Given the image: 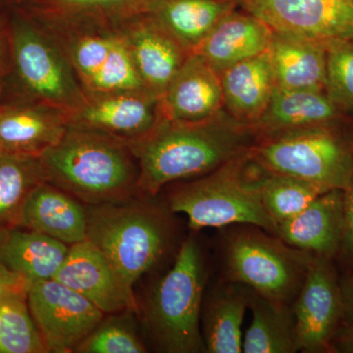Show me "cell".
Wrapping results in <instances>:
<instances>
[{"instance_id": "f546056e", "label": "cell", "mask_w": 353, "mask_h": 353, "mask_svg": "<svg viewBox=\"0 0 353 353\" xmlns=\"http://www.w3.org/2000/svg\"><path fill=\"white\" fill-rule=\"evenodd\" d=\"M0 353H48L30 313L27 296L0 301Z\"/></svg>"}, {"instance_id": "f35d334b", "label": "cell", "mask_w": 353, "mask_h": 353, "mask_svg": "<svg viewBox=\"0 0 353 353\" xmlns=\"http://www.w3.org/2000/svg\"><path fill=\"white\" fill-rule=\"evenodd\" d=\"M7 232H0V245H1L2 241H3L4 236H6V234Z\"/></svg>"}, {"instance_id": "5bb4252c", "label": "cell", "mask_w": 353, "mask_h": 353, "mask_svg": "<svg viewBox=\"0 0 353 353\" xmlns=\"http://www.w3.org/2000/svg\"><path fill=\"white\" fill-rule=\"evenodd\" d=\"M54 280L85 297L105 315L139 312L134 290L122 280L104 253L88 240L70 246Z\"/></svg>"}, {"instance_id": "d6a6232c", "label": "cell", "mask_w": 353, "mask_h": 353, "mask_svg": "<svg viewBox=\"0 0 353 353\" xmlns=\"http://www.w3.org/2000/svg\"><path fill=\"white\" fill-rule=\"evenodd\" d=\"M327 48L325 92L343 111H353V41H336Z\"/></svg>"}, {"instance_id": "484cf974", "label": "cell", "mask_w": 353, "mask_h": 353, "mask_svg": "<svg viewBox=\"0 0 353 353\" xmlns=\"http://www.w3.org/2000/svg\"><path fill=\"white\" fill-rule=\"evenodd\" d=\"M70 246L39 232L13 228L0 245V262L30 282L54 279Z\"/></svg>"}, {"instance_id": "74e56055", "label": "cell", "mask_w": 353, "mask_h": 353, "mask_svg": "<svg viewBox=\"0 0 353 353\" xmlns=\"http://www.w3.org/2000/svg\"><path fill=\"white\" fill-rule=\"evenodd\" d=\"M341 285L348 318L353 315V271L347 277L341 279Z\"/></svg>"}, {"instance_id": "d590c367", "label": "cell", "mask_w": 353, "mask_h": 353, "mask_svg": "<svg viewBox=\"0 0 353 353\" xmlns=\"http://www.w3.org/2000/svg\"><path fill=\"white\" fill-rule=\"evenodd\" d=\"M333 352L353 353V315L347 318L336 334L333 343Z\"/></svg>"}, {"instance_id": "e0dca14e", "label": "cell", "mask_w": 353, "mask_h": 353, "mask_svg": "<svg viewBox=\"0 0 353 353\" xmlns=\"http://www.w3.org/2000/svg\"><path fill=\"white\" fill-rule=\"evenodd\" d=\"M69 114L41 102L0 104V154L41 157L68 131Z\"/></svg>"}, {"instance_id": "d6986e66", "label": "cell", "mask_w": 353, "mask_h": 353, "mask_svg": "<svg viewBox=\"0 0 353 353\" xmlns=\"http://www.w3.org/2000/svg\"><path fill=\"white\" fill-rule=\"evenodd\" d=\"M345 117V113L325 90L276 88L252 132L259 141L307 128L341 126Z\"/></svg>"}, {"instance_id": "1f68e13d", "label": "cell", "mask_w": 353, "mask_h": 353, "mask_svg": "<svg viewBox=\"0 0 353 353\" xmlns=\"http://www.w3.org/2000/svg\"><path fill=\"white\" fill-rule=\"evenodd\" d=\"M52 16L119 23L145 12L148 0H48Z\"/></svg>"}, {"instance_id": "d4e9b609", "label": "cell", "mask_w": 353, "mask_h": 353, "mask_svg": "<svg viewBox=\"0 0 353 353\" xmlns=\"http://www.w3.org/2000/svg\"><path fill=\"white\" fill-rule=\"evenodd\" d=\"M238 6L236 0H148L143 13L192 53L215 26Z\"/></svg>"}, {"instance_id": "9a60e30c", "label": "cell", "mask_w": 353, "mask_h": 353, "mask_svg": "<svg viewBox=\"0 0 353 353\" xmlns=\"http://www.w3.org/2000/svg\"><path fill=\"white\" fill-rule=\"evenodd\" d=\"M118 25L141 82L148 92L161 99L190 53L146 13L137 14Z\"/></svg>"}, {"instance_id": "ffe728a7", "label": "cell", "mask_w": 353, "mask_h": 353, "mask_svg": "<svg viewBox=\"0 0 353 353\" xmlns=\"http://www.w3.org/2000/svg\"><path fill=\"white\" fill-rule=\"evenodd\" d=\"M18 227L71 246L87 240V208L65 190L43 182L26 199Z\"/></svg>"}, {"instance_id": "60d3db41", "label": "cell", "mask_w": 353, "mask_h": 353, "mask_svg": "<svg viewBox=\"0 0 353 353\" xmlns=\"http://www.w3.org/2000/svg\"><path fill=\"white\" fill-rule=\"evenodd\" d=\"M350 139H352V145H353V132H352V134H350Z\"/></svg>"}, {"instance_id": "9c48e42d", "label": "cell", "mask_w": 353, "mask_h": 353, "mask_svg": "<svg viewBox=\"0 0 353 353\" xmlns=\"http://www.w3.org/2000/svg\"><path fill=\"white\" fill-rule=\"evenodd\" d=\"M8 31L11 66L31 101L75 112L87 95L59 44L43 27L17 18Z\"/></svg>"}, {"instance_id": "30bf717a", "label": "cell", "mask_w": 353, "mask_h": 353, "mask_svg": "<svg viewBox=\"0 0 353 353\" xmlns=\"http://www.w3.org/2000/svg\"><path fill=\"white\" fill-rule=\"evenodd\" d=\"M294 303L299 352H333L347 315L334 259L314 256Z\"/></svg>"}, {"instance_id": "8992f818", "label": "cell", "mask_w": 353, "mask_h": 353, "mask_svg": "<svg viewBox=\"0 0 353 353\" xmlns=\"http://www.w3.org/2000/svg\"><path fill=\"white\" fill-rule=\"evenodd\" d=\"M43 28L64 51L87 97L146 90L118 23L51 16Z\"/></svg>"}, {"instance_id": "4dcf8cb0", "label": "cell", "mask_w": 353, "mask_h": 353, "mask_svg": "<svg viewBox=\"0 0 353 353\" xmlns=\"http://www.w3.org/2000/svg\"><path fill=\"white\" fill-rule=\"evenodd\" d=\"M132 311L114 313L103 319L78 345V353H145Z\"/></svg>"}, {"instance_id": "4fadbf2b", "label": "cell", "mask_w": 353, "mask_h": 353, "mask_svg": "<svg viewBox=\"0 0 353 353\" xmlns=\"http://www.w3.org/2000/svg\"><path fill=\"white\" fill-rule=\"evenodd\" d=\"M161 119L159 97L134 90L87 97L82 108L69 114V128L130 143L145 138Z\"/></svg>"}, {"instance_id": "2e32d148", "label": "cell", "mask_w": 353, "mask_h": 353, "mask_svg": "<svg viewBox=\"0 0 353 353\" xmlns=\"http://www.w3.org/2000/svg\"><path fill=\"white\" fill-rule=\"evenodd\" d=\"M222 110L224 97L220 74L199 53H190L160 99L162 118L201 122Z\"/></svg>"}, {"instance_id": "ac0fdd59", "label": "cell", "mask_w": 353, "mask_h": 353, "mask_svg": "<svg viewBox=\"0 0 353 353\" xmlns=\"http://www.w3.org/2000/svg\"><path fill=\"white\" fill-rule=\"evenodd\" d=\"M345 231L343 190H330L301 213L278 225L276 236L313 256H338Z\"/></svg>"}, {"instance_id": "5b68a950", "label": "cell", "mask_w": 353, "mask_h": 353, "mask_svg": "<svg viewBox=\"0 0 353 353\" xmlns=\"http://www.w3.org/2000/svg\"><path fill=\"white\" fill-rule=\"evenodd\" d=\"M250 148L202 178L174 190L168 201L171 212L187 216L192 231L252 225L276 236V225L260 201L252 172Z\"/></svg>"}, {"instance_id": "b9f144b4", "label": "cell", "mask_w": 353, "mask_h": 353, "mask_svg": "<svg viewBox=\"0 0 353 353\" xmlns=\"http://www.w3.org/2000/svg\"><path fill=\"white\" fill-rule=\"evenodd\" d=\"M350 1L353 2V0H350Z\"/></svg>"}, {"instance_id": "7a4b0ae2", "label": "cell", "mask_w": 353, "mask_h": 353, "mask_svg": "<svg viewBox=\"0 0 353 353\" xmlns=\"http://www.w3.org/2000/svg\"><path fill=\"white\" fill-rule=\"evenodd\" d=\"M48 182L88 204L127 201L139 192V165L127 141L68 129L41 157Z\"/></svg>"}, {"instance_id": "cb8c5ba5", "label": "cell", "mask_w": 353, "mask_h": 353, "mask_svg": "<svg viewBox=\"0 0 353 353\" xmlns=\"http://www.w3.org/2000/svg\"><path fill=\"white\" fill-rule=\"evenodd\" d=\"M252 289L240 283L227 282L209 294L201 309V333L205 352H243V327L250 308Z\"/></svg>"}, {"instance_id": "8fae6325", "label": "cell", "mask_w": 353, "mask_h": 353, "mask_svg": "<svg viewBox=\"0 0 353 353\" xmlns=\"http://www.w3.org/2000/svg\"><path fill=\"white\" fill-rule=\"evenodd\" d=\"M27 303L48 352H75L105 316L85 297L54 279L32 283Z\"/></svg>"}, {"instance_id": "ba28073f", "label": "cell", "mask_w": 353, "mask_h": 353, "mask_svg": "<svg viewBox=\"0 0 353 353\" xmlns=\"http://www.w3.org/2000/svg\"><path fill=\"white\" fill-rule=\"evenodd\" d=\"M313 259L252 225L239 228L225 241L227 281L245 285L276 303L294 301Z\"/></svg>"}, {"instance_id": "ab89813d", "label": "cell", "mask_w": 353, "mask_h": 353, "mask_svg": "<svg viewBox=\"0 0 353 353\" xmlns=\"http://www.w3.org/2000/svg\"><path fill=\"white\" fill-rule=\"evenodd\" d=\"M6 29L3 26V23H2L1 18H0V32L3 31V30Z\"/></svg>"}, {"instance_id": "83f0119b", "label": "cell", "mask_w": 353, "mask_h": 353, "mask_svg": "<svg viewBox=\"0 0 353 353\" xmlns=\"http://www.w3.org/2000/svg\"><path fill=\"white\" fill-rule=\"evenodd\" d=\"M43 182L41 157L0 154V232L18 227L26 199Z\"/></svg>"}, {"instance_id": "3957f363", "label": "cell", "mask_w": 353, "mask_h": 353, "mask_svg": "<svg viewBox=\"0 0 353 353\" xmlns=\"http://www.w3.org/2000/svg\"><path fill=\"white\" fill-rule=\"evenodd\" d=\"M205 269L194 236L183 241L174 266L155 285L143 310V325L160 352H205L201 309Z\"/></svg>"}, {"instance_id": "8d00e7d4", "label": "cell", "mask_w": 353, "mask_h": 353, "mask_svg": "<svg viewBox=\"0 0 353 353\" xmlns=\"http://www.w3.org/2000/svg\"><path fill=\"white\" fill-rule=\"evenodd\" d=\"M11 66L10 44L8 31L4 29L0 32V95L3 90L6 78Z\"/></svg>"}, {"instance_id": "836d02e7", "label": "cell", "mask_w": 353, "mask_h": 353, "mask_svg": "<svg viewBox=\"0 0 353 353\" xmlns=\"http://www.w3.org/2000/svg\"><path fill=\"white\" fill-rule=\"evenodd\" d=\"M345 231L339 255L353 269V174L347 190H343Z\"/></svg>"}, {"instance_id": "6da1fadb", "label": "cell", "mask_w": 353, "mask_h": 353, "mask_svg": "<svg viewBox=\"0 0 353 353\" xmlns=\"http://www.w3.org/2000/svg\"><path fill=\"white\" fill-rule=\"evenodd\" d=\"M255 141L252 128L222 110L201 122L162 118L145 138L128 143L138 161L139 192L153 197L168 183L210 173Z\"/></svg>"}, {"instance_id": "f1b7e54d", "label": "cell", "mask_w": 353, "mask_h": 353, "mask_svg": "<svg viewBox=\"0 0 353 353\" xmlns=\"http://www.w3.org/2000/svg\"><path fill=\"white\" fill-rule=\"evenodd\" d=\"M253 169L260 201L276 229L330 190L294 176L265 172L254 164Z\"/></svg>"}, {"instance_id": "44dd1931", "label": "cell", "mask_w": 353, "mask_h": 353, "mask_svg": "<svg viewBox=\"0 0 353 353\" xmlns=\"http://www.w3.org/2000/svg\"><path fill=\"white\" fill-rule=\"evenodd\" d=\"M273 30L256 16L234 10L215 26L196 53L215 71L225 70L268 50Z\"/></svg>"}, {"instance_id": "7c38bea8", "label": "cell", "mask_w": 353, "mask_h": 353, "mask_svg": "<svg viewBox=\"0 0 353 353\" xmlns=\"http://www.w3.org/2000/svg\"><path fill=\"white\" fill-rule=\"evenodd\" d=\"M274 32L312 39L327 46L353 41L350 0H236Z\"/></svg>"}, {"instance_id": "52a82bcc", "label": "cell", "mask_w": 353, "mask_h": 353, "mask_svg": "<svg viewBox=\"0 0 353 353\" xmlns=\"http://www.w3.org/2000/svg\"><path fill=\"white\" fill-rule=\"evenodd\" d=\"M255 166L327 190H345L353 174V145L341 126H321L259 139L250 150Z\"/></svg>"}, {"instance_id": "e575fe53", "label": "cell", "mask_w": 353, "mask_h": 353, "mask_svg": "<svg viewBox=\"0 0 353 353\" xmlns=\"http://www.w3.org/2000/svg\"><path fill=\"white\" fill-rule=\"evenodd\" d=\"M31 282L0 262V301L12 296H27Z\"/></svg>"}, {"instance_id": "4316f807", "label": "cell", "mask_w": 353, "mask_h": 353, "mask_svg": "<svg viewBox=\"0 0 353 353\" xmlns=\"http://www.w3.org/2000/svg\"><path fill=\"white\" fill-rule=\"evenodd\" d=\"M250 308L252 321L243 338V352H299L296 317L290 304L276 303L252 290Z\"/></svg>"}, {"instance_id": "277c9868", "label": "cell", "mask_w": 353, "mask_h": 353, "mask_svg": "<svg viewBox=\"0 0 353 353\" xmlns=\"http://www.w3.org/2000/svg\"><path fill=\"white\" fill-rule=\"evenodd\" d=\"M132 201L85 206L87 240L104 253L131 289L163 256L171 234L163 211Z\"/></svg>"}, {"instance_id": "603a6c76", "label": "cell", "mask_w": 353, "mask_h": 353, "mask_svg": "<svg viewBox=\"0 0 353 353\" xmlns=\"http://www.w3.org/2000/svg\"><path fill=\"white\" fill-rule=\"evenodd\" d=\"M267 53L277 88L325 90L327 80L325 44L273 31Z\"/></svg>"}, {"instance_id": "7402d4cb", "label": "cell", "mask_w": 353, "mask_h": 353, "mask_svg": "<svg viewBox=\"0 0 353 353\" xmlns=\"http://www.w3.org/2000/svg\"><path fill=\"white\" fill-rule=\"evenodd\" d=\"M220 75L227 112L252 130L277 88L268 53L243 60Z\"/></svg>"}]
</instances>
